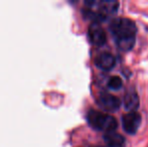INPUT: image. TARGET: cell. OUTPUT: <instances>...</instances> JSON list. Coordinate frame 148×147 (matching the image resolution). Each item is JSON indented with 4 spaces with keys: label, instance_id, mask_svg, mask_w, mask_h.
<instances>
[{
    "label": "cell",
    "instance_id": "ba28073f",
    "mask_svg": "<svg viewBox=\"0 0 148 147\" xmlns=\"http://www.w3.org/2000/svg\"><path fill=\"white\" fill-rule=\"evenodd\" d=\"M125 109L130 112H135L139 108V97L134 89H130L124 97Z\"/></svg>",
    "mask_w": 148,
    "mask_h": 147
},
{
    "label": "cell",
    "instance_id": "5b68a950",
    "mask_svg": "<svg viewBox=\"0 0 148 147\" xmlns=\"http://www.w3.org/2000/svg\"><path fill=\"white\" fill-rule=\"evenodd\" d=\"M88 36L91 43L97 45V46L104 45L107 41V34H106L105 30L101 26V24L97 23V22H93L89 26Z\"/></svg>",
    "mask_w": 148,
    "mask_h": 147
},
{
    "label": "cell",
    "instance_id": "52a82bcc",
    "mask_svg": "<svg viewBox=\"0 0 148 147\" xmlns=\"http://www.w3.org/2000/svg\"><path fill=\"white\" fill-rule=\"evenodd\" d=\"M95 65L102 71H111L116 66V59L110 53H102L95 59Z\"/></svg>",
    "mask_w": 148,
    "mask_h": 147
},
{
    "label": "cell",
    "instance_id": "277c9868",
    "mask_svg": "<svg viewBox=\"0 0 148 147\" xmlns=\"http://www.w3.org/2000/svg\"><path fill=\"white\" fill-rule=\"evenodd\" d=\"M141 125V116L136 112H130L122 117V126L125 132L130 135H134L138 131Z\"/></svg>",
    "mask_w": 148,
    "mask_h": 147
},
{
    "label": "cell",
    "instance_id": "6da1fadb",
    "mask_svg": "<svg viewBox=\"0 0 148 147\" xmlns=\"http://www.w3.org/2000/svg\"><path fill=\"white\" fill-rule=\"evenodd\" d=\"M110 31L120 51H129L133 49L136 38L137 26L132 19L126 17L115 18L110 23Z\"/></svg>",
    "mask_w": 148,
    "mask_h": 147
},
{
    "label": "cell",
    "instance_id": "9c48e42d",
    "mask_svg": "<svg viewBox=\"0 0 148 147\" xmlns=\"http://www.w3.org/2000/svg\"><path fill=\"white\" fill-rule=\"evenodd\" d=\"M104 140H105L107 147H125L126 141L122 135L118 134L117 132H108L104 134Z\"/></svg>",
    "mask_w": 148,
    "mask_h": 147
},
{
    "label": "cell",
    "instance_id": "8992f818",
    "mask_svg": "<svg viewBox=\"0 0 148 147\" xmlns=\"http://www.w3.org/2000/svg\"><path fill=\"white\" fill-rule=\"evenodd\" d=\"M98 104L103 110L111 113V112L117 111L120 108L121 101L117 97L113 96L107 92H103L100 94L99 98H98Z\"/></svg>",
    "mask_w": 148,
    "mask_h": 147
},
{
    "label": "cell",
    "instance_id": "3957f363",
    "mask_svg": "<svg viewBox=\"0 0 148 147\" xmlns=\"http://www.w3.org/2000/svg\"><path fill=\"white\" fill-rule=\"evenodd\" d=\"M87 121L92 128L100 131H104L105 133L113 132L117 128V120L115 117L107 113L96 110H90L87 114Z\"/></svg>",
    "mask_w": 148,
    "mask_h": 147
},
{
    "label": "cell",
    "instance_id": "7a4b0ae2",
    "mask_svg": "<svg viewBox=\"0 0 148 147\" xmlns=\"http://www.w3.org/2000/svg\"><path fill=\"white\" fill-rule=\"evenodd\" d=\"M119 2L115 0H102V1H86L85 2L84 14L93 22L100 23L106 21L111 15L118 11Z\"/></svg>",
    "mask_w": 148,
    "mask_h": 147
},
{
    "label": "cell",
    "instance_id": "30bf717a",
    "mask_svg": "<svg viewBox=\"0 0 148 147\" xmlns=\"http://www.w3.org/2000/svg\"><path fill=\"white\" fill-rule=\"evenodd\" d=\"M107 85L110 89H112V90H119V89L122 88L123 82L118 76H113L109 79Z\"/></svg>",
    "mask_w": 148,
    "mask_h": 147
},
{
    "label": "cell",
    "instance_id": "8fae6325",
    "mask_svg": "<svg viewBox=\"0 0 148 147\" xmlns=\"http://www.w3.org/2000/svg\"><path fill=\"white\" fill-rule=\"evenodd\" d=\"M87 147H91V146H87Z\"/></svg>",
    "mask_w": 148,
    "mask_h": 147
}]
</instances>
